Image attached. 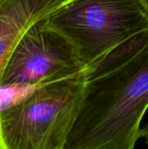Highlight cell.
Masks as SVG:
<instances>
[{
  "instance_id": "cell-3",
  "label": "cell",
  "mask_w": 148,
  "mask_h": 149,
  "mask_svg": "<svg viewBox=\"0 0 148 149\" xmlns=\"http://www.w3.org/2000/svg\"><path fill=\"white\" fill-rule=\"evenodd\" d=\"M83 88L81 72L42 85L24 103L0 112V149H64Z\"/></svg>"
},
{
  "instance_id": "cell-7",
  "label": "cell",
  "mask_w": 148,
  "mask_h": 149,
  "mask_svg": "<svg viewBox=\"0 0 148 149\" xmlns=\"http://www.w3.org/2000/svg\"><path fill=\"white\" fill-rule=\"evenodd\" d=\"M140 138H142L148 145V121L143 127H141L140 133Z\"/></svg>"
},
{
  "instance_id": "cell-8",
  "label": "cell",
  "mask_w": 148,
  "mask_h": 149,
  "mask_svg": "<svg viewBox=\"0 0 148 149\" xmlns=\"http://www.w3.org/2000/svg\"><path fill=\"white\" fill-rule=\"evenodd\" d=\"M141 2H142L144 7L146 8V10H147V11L148 13V0H141Z\"/></svg>"
},
{
  "instance_id": "cell-2",
  "label": "cell",
  "mask_w": 148,
  "mask_h": 149,
  "mask_svg": "<svg viewBox=\"0 0 148 149\" xmlns=\"http://www.w3.org/2000/svg\"><path fill=\"white\" fill-rule=\"evenodd\" d=\"M44 21L71 45L83 70L148 31L141 0H65Z\"/></svg>"
},
{
  "instance_id": "cell-5",
  "label": "cell",
  "mask_w": 148,
  "mask_h": 149,
  "mask_svg": "<svg viewBox=\"0 0 148 149\" xmlns=\"http://www.w3.org/2000/svg\"><path fill=\"white\" fill-rule=\"evenodd\" d=\"M65 0H0V86L7 62L24 34Z\"/></svg>"
},
{
  "instance_id": "cell-1",
  "label": "cell",
  "mask_w": 148,
  "mask_h": 149,
  "mask_svg": "<svg viewBox=\"0 0 148 149\" xmlns=\"http://www.w3.org/2000/svg\"><path fill=\"white\" fill-rule=\"evenodd\" d=\"M79 112L64 149H134L148 109V31L82 71Z\"/></svg>"
},
{
  "instance_id": "cell-4",
  "label": "cell",
  "mask_w": 148,
  "mask_h": 149,
  "mask_svg": "<svg viewBox=\"0 0 148 149\" xmlns=\"http://www.w3.org/2000/svg\"><path fill=\"white\" fill-rule=\"evenodd\" d=\"M44 19L36 23L16 46L7 62L3 85H44L82 72L71 45L48 28Z\"/></svg>"
},
{
  "instance_id": "cell-6",
  "label": "cell",
  "mask_w": 148,
  "mask_h": 149,
  "mask_svg": "<svg viewBox=\"0 0 148 149\" xmlns=\"http://www.w3.org/2000/svg\"><path fill=\"white\" fill-rule=\"evenodd\" d=\"M41 86L42 85L22 83L2 85L0 86V112L10 109L24 103L31 98Z\"/></svg>"
}]
</instances>
